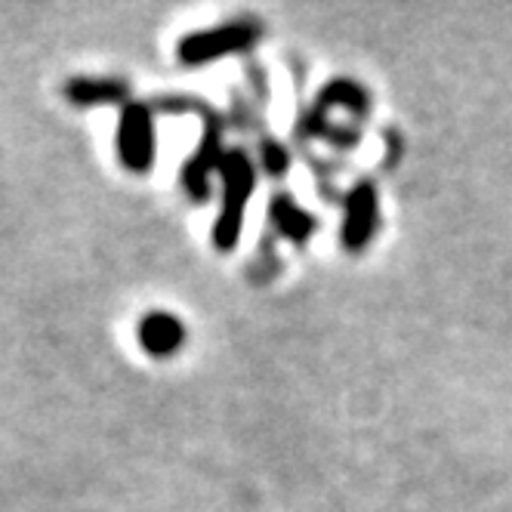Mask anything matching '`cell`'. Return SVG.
I'll list each match as a JSON object with an SVG mask.
<instances>
[{
	"mask_svg": "<svg viewBox=\"0 0 512 512\" xmlns=\"http://www.w3.org/2000/svg\"><path fill=\"white\" fill-rule=\"evenodd\" d=\"M118 155L133 173H145L155 161V124L145 105H127L118 127Z\"/></svg>",
	"mask_w": 512,
	"mask_h": 512,
	"instance_id": "obj_1",
	"label": "cell"
},
{
	"mask_svg": "<svg viewBox=\"0 0 512 512\" xmlns=\"http://www.w3.org/2000/svg\"><path fill=\"white\" fill-rule=\"evenodd\" d=\"M182 337H186V331H182L179 318L170 312H149L139 321V343L155 358L173 355L179 349Z\"/></svg>",
	"mask_w": 512,
	"mask_h": 512,
	"instance_id": "obj_2",
	"label": "cell"
},
{
	"mask_svg": "<svg viewBox=\"0 0 512 512\" xmlns=\"http://www.w3.org/2000/svg\"><path fill=\"white\" fill-rule=\"evenodd\" d=\"M68 99L75 105H112L127 99V84L124 81H112V78H78L65 87Z\"/></svg>",
	"mask_w": 512,
	"mask_h": 512,
	"instance_id": "obj_3",
	"label": "cell"
}]
</instances>
